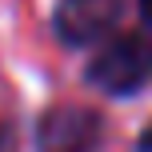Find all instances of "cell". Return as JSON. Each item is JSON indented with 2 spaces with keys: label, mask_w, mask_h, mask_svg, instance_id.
Masks as SVG:
<instances>
[{
  "label": "cell",
  "mask_w": 152,
  "mask_h": 152,
  "mask_svg": "<svg viewBox=\"0 0 152 152\" xmlns=\"http://www.w3.org/2000/svg\"><path fill=\"white\" fill-rule=\"evenodd\" d=\"M152 76V32H124L108 40L84 68V80L104 96H132Z\"/></svg>",
  "instance_id": "cell-1"
},
{
  "label": "cell",
  "mask_w": 152,
  "mask_h": 152,
  "mask_svg": "<svg viewBox=\"0 0 152 152\" xmlns=\"http://www.w3.org/2000/svg\"><path fill=\"white\" fill-rule=\"evenodd\" d=\"M104 116L84 104H56L36 120V152H100Z\"/></svg>",
  "instance_id": "cell-2"
},
{
  "label": "cell",
  "mask_w": 152,
  "mask_h": 152,
  "mask_svg": "<svg viewBox=\"0 0 152 152\" xmlns=\"http://www.w3.org/2000/svg\"><path fill=\"white\" fill-rule=\"evenodd\" d=\"M124 0H60L52 12V28L68 48H88L104 40L120 24Z\"/></svg>",
  "instance_id": "cell-3"
},
{
  "label": "cell",
  "mask_w": 152,
  "mask_h": 152,
  "mask_svg": "<svg viewBox=\"0 0 152 152\" xmlns=\"http://www.w3.org/2000/svg\"><path fill=\"white\" fill-rule=\"evenodd\" d=\"M0 152H16V132L8 120H0Z\"/></svg>",
  "instance_id": "cell-4"
},
{
  "label": "cell",
  "mask_w": 152,
  "mask_h": 152,
  "mask_svg": "<svg viewBox=\"0 0 152 152\" xmlns=\"http://www.w3.org/2000/svg\"><path fill=\"white\" fill-rule=\"evenodd\" d=\"M140 16H144V24L152 28V0H140Z\"/></svg>",
  "instance_id": "cell-5"
},
{
  "label": "cell",
  "mask_w": 152,
  "mask_h": 152,
  "mask_svg": "<svg viewBox=\"0 0 152 152\" xmlns=\"http://www.w3.org/2000/svg\"><path fill=\"white\" fill-rule=\"evenodd\" d=\"M136 148H140V152H152V128H144V136H140Z\"/></svg>",
  "instance_id": "cell-6"
}]
</instances>
